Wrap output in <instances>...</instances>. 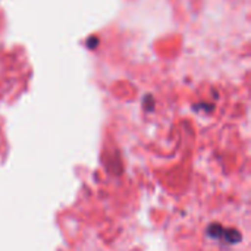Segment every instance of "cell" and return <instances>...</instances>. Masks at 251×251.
Instances as JSON below:
<instances>
[]
</instances>
